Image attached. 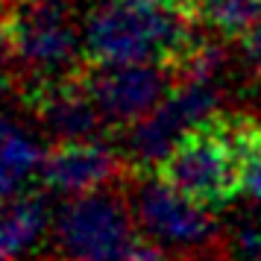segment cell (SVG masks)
Instances as JSON below:
<instances>
[{
    "label": "cell",
    "mask_w": 261,
    "mask_h": 261,
    "mask_svg": "<svg viewBox=\"0 0 261 261\" xmlns=\"http://www.w3.org/2000/svg\"><path fill=\"white\" fill-rule=\"evenodd\" d=\"M200 21L167 0H94L83 15L88 65H165L173 73L197 38Z\"/></svg>",
    "instance_id": "obj_1"
},
{
    "label": "cell",
    "mask_w": 261,
    "mask_h": 261,
    "mask_svg": "<svg viewBox=\"0 0 261 261\" xmlns=\"http://www.w3.org/2000/svg\"><path fill=\"white\" fill-rule=\"evenodd\" d=\"M255 118L214 109L179 135L153 173L208 212H223L244 191V155Z\"/></svg>",
    "instance_id": "obj_2"
},
{
    "label": "cell",
    "mask_w": 261,
    "mask_h": 261,
    "mask_svg": "<svg viewBox=\"0 0 261 261\" xmlns=\"http://www.w3.org/2000/svg\"><path fill=\"white\" fill-rule=\"evenodd\" d=\"M80 0H6V36L18 65V94L80 76L88 68Z\"/></svg>",
    "instance_id": "obj_3"
},
{
    "label": "cell",
    "mask_w": 261,
    "mask_h": 261,
    "mask_svg": "<svg viewBox=\"0 0 261 261\" xmlns=\"http://www.w3.org/2000/svg\"><path fill=\"white\" fill-rule=\"evenodd\" d=\"M132 200L120 185L68 197L53 220V244L62 261H120L138 235Z\"/></svg>",
    "instance_id": "obj_4"
},
{
    "label": "cell",
    "mask_w": 261,
    "mask_h": 261,
    "mask_svg": "<svg viewBox=\"0 0 261 261\" xmlns=\"http://www.w3.org/2000/svg\"><path fill=\"white\" fill-rule=\"evenodd\" d=\"M220 91H217V80H185L170 88V94L159 103V106L129 126V138H126V159H129L132 170H153L170 147L179 141V135L191 129L197 120L212 115L217 109Z\"/></svg>",
    "instance_id": "obj_5"
},
{
    "label": "cell",
    "mask_w": 261,
    "mask_h": 261,
    "mask_svg": "<svg viewBox=\"0 0 261 261\" xmlns=\"http://www.w3.org/2000/svg\"><path fill=\"white\" fill-rule=\"evenodd\" d=\"M85 85L109 129H129L144 120L176 85L165 65H88Z\"/></svg>",
    "instance_id": "obj_6"
},
{
    "label": "cell",
    "mask_w": 261,
    "mask_h": 261,
    "mask_svg": "<svg viewBox=\"0 0 261 261\" xmlns=\"http://www.w3.org/2000/svg\"><path fill=\"white\" fill-rule=\"evenodd\" d=\"M132 208L141 232L153 235L165 247H202L217 232L212 212L170 188L150 170H135Z\"/></svg>",
    "instance_id": "obj_7"
},
{
    "label": "cell",
    "mask_w": 261,
    "mask_h": 261,
    "mask_svg": "<svg viewBox=\"0 0 261 261\" xmlns=\"http://www.w3.org/2000/svg\"><path fill=\"white\" fill-rule=\"evenodd\" d=\"M129 176V159L109 147L103 138H68V141H53L44 150L38 182L50 194L80 197L109 185H120Z\"/></svg>",
    "instance_id": "obj_8"
},
{
    "label": "cell",
    "mask_w": 261,
    "mask_h": 261,
    "mask_svg": "<svg viewBox=\"0 0 261 261\" xmlns=\"http://www.w3.org/2000/svg\"><path fill=\"white\" fill-rule=\"evenodd\" d=\"M24 109L38 120V126L53 141L68 138H103L109 135V123L100 115L94 97L85 85V71L80 76H68L59 83L36 85L21 91Z\"/></svg>",
    "instance_id": "obj_9"
},
{
    "label": "cell",
    "mask_w": 261,
    "mask_h": 261,
    "mask_svg": "<svg viewBox=\"0 0 261 261\" xmlns=\"http://www.w3.org/2000/svg\"><path fill=\"white\" fill-rule=\"evenodd\" d=\"M47 194V188H27L0 197V261H21L47 232H53L56 214Z\"/></svg>",
    "instance_id": "obj_10"
},
{
    "label": "cell",
    "mask_w": 261,
    "mask_h": 261,
    "mask_svg": "<svg viewBox=\"0 0 261 261\" xmlns=\"http://www.w3.org/2000/svg\"><path fill=\"white\" fill-rule=\"evenodd\" d=\"M41 141L0 112V197L27 191L41 173Z\"/></svg>",
    "instance_id": "obj_11"
},
{
    "label": "cell",
    "mask_w": 261,
    "mask_h": 261,
    "mask_svg": "<svg viewBox=\"0 0 261 261\" xmlns=\"http://www.w3.org/2000/svg\"><path fill=\"white\" fill-rule=\"evenodd\" d=\"M261 18V0H197V21L223 38H241Z\"/></svg>",
    "instance_id": "obj_12"
},
{
    "label": "cell",
    "mask_w": 261,
    "mask_h": 261,
    "mask_svg": "<svg viewBox=\"0 0 261 261\" xmlns=\"http://www.w3.org/2000/svg\"><path fill=\"white\" fill-rule=\"evenodd\" d=\"M244 191L261 212V120L252 123L247 138V155H244Z\"/></svg>",
    "instance_id": "obj_13"
},
{
    "label": "cell",
    "mask_w": 261,
    "mask_h": 261,
    "mask_svg": "<svg viewBox=\"0 0 261 261\" xmlns=\"http://www.w3.org/2000/svg\"><path fill=\"white\" fill-rule=\"evenodd\" d=\"M18 94V65H15V53L6 36V24L0 18V97Z\"/></svg>",
    "instance_id": "obj_14"
},
{
    "label": "cell",
    "mask_w": 261,
    "mask_h": 261,
    "mask_svg": "<svg viewBox=\"0 0 261 261\" xmlns=\"http://www.w3.org/2000/svg\"><path fill=\"white\" fill-rule=\"evenodd\" d=\"M120 261H170V252H167V247L162 241H155L153 235L138 232Z\"/></svg>",
    "instance_id": "obj_15"
},
{
    "label": "cell",
    "mask_w": 261,
    "mask_h": 261,
    "mask_svg": "<svg viewBox=\"0 0 261 261\" xmlns=\"http://www.w3.org/2000/svg\"><path fill=\"white\" fill-rule=\"evenodd\" d=\"M241 50H244V62L249 68V76L261 85V18L241 36Z\"/></svg>",
    "instance_id": "obj_16"
},
{
    "label": "cell",
    "mask_w": 261,
    "mask_h": 261,
    "mask_svg": "<svg viewBox=\"0 0 261 261\" xmlns=\"http://www.w3.org/2000/svg\"><path fill=\"white\" fill-rule=\"evenodd\" d=\"M232 258L235 261H261V229H241L232 238Z\"/></svg>",
    "instance_id": "obj_17"
},
{
    "label": "cell",
    "mask_w": 261,
    "mask_h": 261,
    "mask_svg": "<svg viewBox=\"0 0 261 261\" xmlns=\"http://www.w3.org/2000/svg\"><path fill=\"white\" fill-rule=\"evenodd\" d=\"M167 3H173V6H179V9H185L197 18V0H167Z\"/></svg>",
    "instance_id": "obj_18"
}]
</instances>
